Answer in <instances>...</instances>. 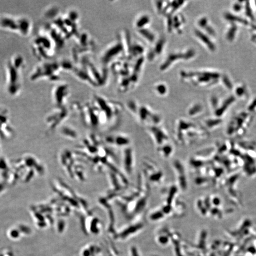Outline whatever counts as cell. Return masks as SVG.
Returning a JSON list of instances; mask_svg holds the SVG:
<instances>
[{
  "label": "cell",
  "mask_w": 256,
  "mask_h": 256,
  "mask_svg": "<svg viewBox=\"0 0 256 256\" xmlns=\"http://www.w3.org/2000/svg\"><path fill=\"white\" fill-rule=\"evenodd\" d=\"M203 106L200 103H193L187 109V115L191 117H195L199 115L203 111Z\"/></svg>",
  "instance_id": "cell-21"
},
{
  "label": "cell",
  "mask_w": 256,
  "mask_h": 256,
  "mask_svg": "<svg viewBox=\"0 0 256 256\" xmlns=\"http://www.w3.org/2000/svg\"><path fill=\"white\" fill-rule=\"evenodd\" d=\"M33 24L27 16L3 15L0 17V29L6 32L27 37L32 32Z\"/></svg>",
  "instance_id": "cell-4"
},
{
  "label": "cell",
  "mask_w": 256,
  "mask_h": 256,
  "mask_svg": "<svg viewBox=\"0 0 256 256\" xmlns=\"http://www.w3.org/2000/svg\"><path fill=\"white\" fill-rule=\"evenodd\" d=\"M197 25L201 29L205 30L209 35H211L212 36L215 35L214 30L212 28L211 26L208 24V21L207 18L202 17L199 19L197 21Z\"/></svg>",
  "instance_id": "cell-22"
},
{
  "label": "cell",
  "mask_w": 256,
  "mask_h": 256,
  "mask_svg": "<svg viewBox=\"0 0 256 256\" xmlns=\"http://www.w3.org/2000/svg\"><path fill=\"white\" fill-rule=\"evenodd\" d=\"M70 95V87L67 83L60 82L53 87L51 97L54 103L58 107H64Z\"/></svg>",
  "instance_id": "cell-10"
},
{
  "label": "cell",
  "mask_w": 256,
  "mask_h": 256,
  "mask_svg": "<svg viewBox=\"0 0 256 256\" xmlns=\"http://www.w3.org/2000/svg\"><path fill=\"white\" fill-rule=\"evenodd\" d=\"M186 23L185 18L181 14H174L166 16V25L168 32L181 33Z\"/></svg>",
  "instance_id": "cell-12"
},
{
  "label": "cell",
  "mask_w": 256,
  "mask_h": 256,
  "mask_svg": "<svg viewBox=\"0 0 256 256\" xmlns=\"http://www.w3.org/2000/svg\"><path fill=\"white\" fill-rule=\"evenodd\" d=\"M181 79L195 86L211 85L220 77L218 73L207 71H182Z\"/></svg>",
  "instance_id": "cell-8"
},
{
  "label": "cell",
  "mask_w": 256,
  "mask_h": 256,
  "mask_svg": "<svg viewBox=\"0 0 256 256\" xmlns=\"http://www.w3.org/2000/svg\"><path fill=\"white\" fill-rule=\"evenodd\" d=\"M74 66V63L67 60L40 61L30 73L29 79L33 82L40 80L58 82L62 73L72 72Z\"/></svg>",
  "instance_id": "cell-1"
},
{
  "label": "cell",
  "mask_w": 256,
  "mask_h": 256,
  "mask_svg": "<svg viewBox=\"0 0 256 256\" xmlns=\"http://www.w3.org/2000/svg\"><path fill=\"white\" fill-rule=\"evenodd\" d=\"M158 151L161 156L165 158H168L172 155L174 147L172 145L168 142L158 147Z\"/></svg>",
  "instance_id": "cell-20"
},
{
  "label": "cell",
  "mask_w": 256,
  "mask_h": 256,
  "mask_svg": "<svg viewBox=\"0 0 256 256\" xmlns=\"http://www.w3.org/2000/svg\"><path fill=\"white\" fill-rule=\"evenodd\" d=\"M148 131L158 147L169 142V137L165 131L158 126H149Z\"/></svg>",
  "instance_id": "cell-13"
},
{
  "label": "cell",
  "mask_w": 256,
  "mask_h": 256,
  "mask_svg": "<svg viewBox=\"0 0 256 256\" xmlns=\"http://www.w3.org/2000/svg\"><path fill=\"white\" fill-rule=\"evenodd\" d=\"M196 51L192 49L170 53L160 65L159 69L161 71L167 70L176 63L192 60L196 56Z\"/></svg>",
  "instance_id": "cell-9"
},
{
  "label": "cell",
  "mask_w": 256,
  "mask_h": 256,
  "mask_svg": "<svg viewBox=\"0 0 256 256\" xmlns=\"http://www.w3.org/2000/svg\"><path fill=\"white\" fill-rule=\"evenodd\" d=\"M151 22V18L148 15H143L138 18L136 21L135 26L138 29L147 27Z\"/></svg>",
  "instance_id": "cell-23"
},
{
  "label": "cell",
  "mask_w": 256,
  "mask_h": 256,
  "mask_svg": "<svg viewBox=\"0 0 256 256\" xmlns=\"http://www.w3.org/2000/svg\"><path fill=\"white\" fill-rule=\"evenodd\" d=\"M166 42V41L165 38H161L156 42L151 49L149 50L148 55V58L149 61L154 60L161 55L165 47Z\"/></svg>",
  "instance_id": "cell-16"
},
{
  "label": "cell",
  "mask_w": 256,
  "mask_h": 256,
  "mask_svg": "<svg viewBox=\"0 0 256 256\" xmlns=\"http://www.w3.org/2000/svg\"><path fill=\"white\" fill-rule=\"evenodd\" d=\"M144 170L146 174L147 179L152 183H158L162 181L163 179V174L160 169L155 163L151 161H147L146 160L144 162Z\"/></svg>",
  "instance_id": "cell-11"
},
{
  "label": "cell",
  "mask_w": 256,
  "mask_h": 256,
  "mask_svg": "<svg viewBox=\"0 0 256 256\" xmlns=\"http://www.w3.org/2000/svg\"><path fill=\"white\" fill-rule=\"evenodd\" d=\"M127 106L131 114L143 124L149 127L159 126L161 122V116L147 106L138 105L134 101H129Z\"/></svg>",
  "instance_id": "cell-5"
},
{
  "label": "cell",
  "mask_w": 256,
  "mask_h": 256,
  "mask_svg": "<svg viewBox=\"0 0 256 256\" xmlns=\"http://www.w3.org/2000/svg\"><path fill=\"white\" fill-rule=\"evenodd\" d=\"M194 35L196 38L199 40L202 43H203L207 49L211 51H214L215 50V46L212 42L211 39L209 38L207 34H205L201 29H194Z\"/></svg>",
  "instance_id": "cell-17"
},
{
  "label": "cell",
  "mask_w": 256,
  "mask_h": 256,
  "mask_svg": "<svg viewBox=\"0 0 256 256\" xmlns=\"http://www.w3.org/2000/svg\"><path fill=\"white\" fill-rule=\"evenodd\" d=\"M75 39L72 49V57L74 62L77 63L82 58L94 52L96 45L92 37L86 32L79 33Z\"/></svg>",
  "instance_id": "cell-6"
},
{
  "label": "cell",
  "mask_w": 256,
  "mask_h": 256,
  "mask_svg": "<svg viewBox=\"0 0 256 256\" xmlns=\"http://www.w3.org/2000/svg\"><path fill=\"white\" fill-rule=\"evenodd\" d=\"M25 60L21 54L11 55L5 65V87L9 95L16 96L23 87V72L25 68Z\"/></svg>",
  "instance_id": "cell-2"
},
{
  "label": "cell",
  "mask_w": 256,
  "mask_h": 256,
  "mask_svg": "<svg viewBox=\"0 0 256 256\" xmlns=\"http://www.w3.org/2000/svg\"><path fill=\"white\" fill-rule=\"evenodd\" d=\"M30 46L33 55L39 61L50 60L57 50L56 43L44 28L33 36Z\"/></svg>",
  "instance_id": "cell-3"
},
{
  "label": "cell",
  "mask_w": 256,
  "mask_h": 256,
  "mask_svg": "<svg viewBox=\"0 0 256 256\" xmlns=\"http://www.w3.org/2000/svg\"><path fill=\"white\" fill-rule=\"evenodd\" d=\"M138 33L148 42L153 43L156 41V35L154 32L147 27L137 29Z\"/></svg>",
  "instance_id": "cell-19"
},
{
  "label": "cell",
  "mask_w": 256,
  "mask_h": 256,
  "mask_svg": "<svg viewBox=\"0 0 256 256\" xmlns=\"http://www.w3.org/2000/svg\"><path fill=\"white\" fill-rule=\"evenodd\" d=\"M174 168L176 174V179L182 188H186L187 186L186 175L185 168L181 162L176 160L174 163Z\"/></svg>",
  "instance_id": "cell-15"
},
{
  "label": "cell",
  "mask_w": 256,
  "mask_h": 256,
  "mask_svg": "<svg viewBox=\"0 0 256 256\" xmlns=\"http://www.w3.org/2000/svg\"><path fill=\"white\" fill-rule=\"evenodd\" d=\"M123 56L125 57L124 45L119 36L116 40L112 42L104 47L100 54L99 60L101 66L108 67L113 63L120 60Z\"/></svg>",
  "instance_id": "cell-7"
},
{
  "label": "cell",
  "mask_w": 256,
  "mask_h": 256,
  "mask_svg": "<svg viewBox=\"0 0 256 256\" xmlns=\"http://www.w3.org/2000/svg\"><path fill=\"white\" fill-rule=\"evenodd\" d=\"M135 165V157L133 149L130 147L126 148L123 154V166L127 173L130 175L133 171Z\"/></svg>",
  "instance_id": "cell-14"
},
{
  "label": "cell",
  "mask_w": 256,
  "mask_h": 256,
  "mask_svg": "<svg viewBox=\"0 0 256 256\" xmlns=\"http://www.w3.org/2000/svg\"><path fill=\"white\" fill-rule=\"evenodd\" d=\"M107 141L111 144L118 147H127L131 143V140L126 135L123 134L115 135L108 138Z\"/></svg>",
  "instance_id": "cell-18"
},
{
  "label": "cell",
  "mask_w": 256,
  "mask_h": 256,
  "mask_svg": "<svg viewBox=\"0 0 256 256\" xmlns=\"http://www.w3.org/2000/svg\"><path fill=\"white\" fill-rule=\"evenodd\" d=\"M214 203L215 204H219L220 203V201H219V200L218 199H216V198L214 200Z\"/></svg>",
  "instance_id": "cell-25"
},
{
  "label": "cell",
  "mask_w": 256,
  "mask_h": 256,
  "mask_svg": "<svg viewBox=\"0 0 256 256\" xmlns=\"http://www.w3.org/2000/svg\"><path fill=\"white\" fill-rule=\"evenodd\" d=\"M250 252H251L254 253V252H255V250H254V248H250Z\"/></svg>",
  "instance_id": "cell-26"
},
{
  "label": "cell",
  "mask_w": 256,
  "mask_h": 256,
  "mask_svg": "<svg viewBox=\"0 0 256 256\" xmlns=\"http://www.w3.org/2000/svg\"><path fill=\"white\" fill-rule=\"evenodd\" d=\"M154 89L156 93L160 96H165L168 92V86L165 83H158L155 86Z\"/></svg>",
  "instance_id": "cell-24"
}]
</instances>
